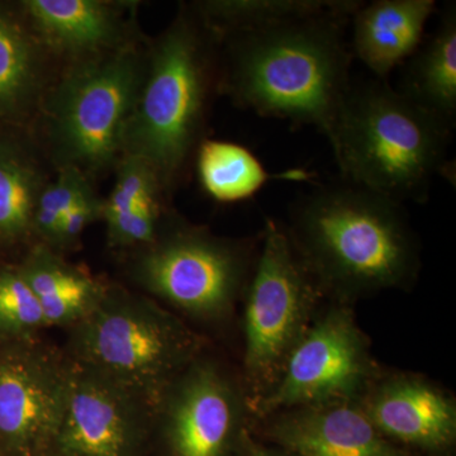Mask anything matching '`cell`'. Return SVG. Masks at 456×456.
Masks as SVG:
<instances>
[{"mask_svg":"<svg viewBox=\"0 0 456 456\" xmlns=\"http://www.w3.org/2000/svg\"><path fill=\"white\" fill-rule=\"evenodd\" d=\"M353 14L326 12L221 36L220 89L239 107L329 137L353 83Z\"/></svg>","mask_w":456,"mask_h":456,"instance_id":"cell-1","label":"cell"},{"mask_svg":"<svg viewBox=\"0 0 456 456\" xmlns=\"http://www.w3.org/2000/svg\"><path fill=\"white\" fill-rule=\"evenodd\" d=\"M404 208L338 176L299 193L283 224L327 298L350 305L416 281L421 251Z\"/></svg>","mask_w":456,"mask_h":456,"instance_id":"cell-2","label":"cell"},{"mask_svg":"<svg viewBox=\"0 0 456 456\" xmlns=\"http://www.w3.org/2000/svg\"><path fill=\"white\" fill-rule=\"evenodd\" d=\"M452 131L388 80L351 83L327 137L342 179L404 204L430 200L436 176H452Z\"/></svg>","mask_w":456,"mask_h":456,"instance_id":"cell-3","label":"cell"},{"mask_svg":"<svg viewBox=\"0 0 456 456\" xmlns=\"http://www.w3.org/2000/svg\"><path fill=\"white\" fill-rule=\"evenodd\" d=\"M222 37L193 8L159 38L123 127L121 154L145 160L164 189L178 184L203 142L213 89H220Z\"/></svg>","mask_w":456,"mask_h":456,"instance_id":"cell-4","label":"cell"},{"mask_svg":"<svg viewBox=\"0 0 456 456\" xmlns=\"http://www.w3.org/2000/svg\"><path fill=\"white\" fill-rule=\"evenodd\" d=\"M70 329V360L155 411L171 383L202 356L203 338L175 314L119 288H106L94 308Z\"/></svg>","mask_w":456,"mask_h":456,"instance_id":"cell-5","label":"cell"},{"mask_svg":"<svg viewBox=\"0 0 456 456\" xmlns=\"http://www.w3.org/2000/svg\"><path fill=\"white\" fill-rule=\"evenodd\" d=\"M244 296L245 392L253 410L274 388L290 353L327 298L283 222L266 218Z\"/></svg>","mask_w":456,"mask_h":456,"instance_id":"cell-6","label":"cell"},{"mask_svg":"<svg viewBox=\"0 0 456 456\" xmlns=\"http://www.w3.org/2000/svg\"><path fill=\"white\" fill-rule=\"evenodd\" d=\"M146 66L123 47L84 62L47 98V131L60 167L101 173L121 158L123 127L139 97Z\"/></svg>","mask_w":456,"mask_h":456,"instance_id":"cell-7","label":"cell"},{"mask_svg":"<svg viewBox=\"0 0 456 456\" xmlns=\"http://www.w3.org/2000/svg\"><path fill=\"white\" fill-rule=\"evenodd\" d=\"M256 240L221 239L206 228L174 224L147 246L134 278L152 296L200 320L226 317L253 273Z\"/></svg>","mask_w":456,"mask_h":456,"instance_id":"cell-8","label":"cell"},{"mask_svg":"<svg viewBox=\"0 0 456 456\" xmlns=\"http://www.w3.org/2000/svg\"><path fill=\"white\" fill-rule=\"evenodd\" d=\"M318 312L285 362L274 388L251 410L266 417L332 402L360 401L379 375L350 305Z\"/></svg>","mask_w":456,"mask_h":456,"instance_id":"cell-9","label":"cell"},{"mask_svg":"<svg viewBox=\"0 0 456 456\" xmlns=\"http://www.w3.org/2000/svg\"><path fill=\"white\" fill-rule=\"evenodd\" d=\"M70 360L33 338L0 345V456L50 452L68 397Z\"/></svg>","mask_w":456,"mask_h":456,"instance_id":"cell-10","label":"cell"},{"mask_svg":"<svg viewBox=\"0 0 456 456\" xmlns=\"http://www.w3.org/2000/svg\"><path fill=\"white\" fill-rule=\"evenodd\" d=\"M248 415L245 389L200 356L165 392L155 424L165 456H231L244 439Z\"/></svg>","mask_w":456,"mask_h":456,"instance_id":"cell-11","label":"cell"},{"mask_svg":"<svg viewBox=\"0 0 456 456\" xmlns=\"http://www.w3.org/2000/svg\"><path fill=\"white\" fill-rule=\"evenodd\" d=\"M155 416V408L134 393L70 360L64 416L51 452L143 456Z\"/></svg>","mask_w":456,"mask_h":456,"instance_id":"cell-12","label":"cell"},{"mask_svg":"<svg viewBox=\"0 0 456 456\" xmlns=\"http://www.w3.org/2000/svg\"><path fill=\"white\" fill-rule=\"evenodd\" d=\"M360 406L395 445L443 450L454 444L456 403L450 393L415 374H379Z\"/></svg>","mask_w":456,"mask_h":456,"instance_id":"cell-13","label":"cell"},{"mask_svg":"<svg viewBox=\"0 0 456 456\" xmlns=\"http://www.w3.org/2000/svg\"><path fill=\"white\" fill-rule=\"evenodd\" d=\"M264 419L269 436L290 456H406L374 428L359 401L293 408Z\"/></svg>","mask_w":456,"mask_h":456,"instance_id":"cell-14","label":"cell"},{"mask_svg":"<svg viewBox=\"0 0 456 456\" xmlns=\"http://www.w3.org/2000/svg\"><path fill=\"white\" fill-rule=\"evenodd\" d=\"M437 12L436 0L362 2L350 18L351 53L373 77L388 80L419 49Z\"/></svg>","mask_w":456,"mask_h":456,"instance_id":"cell-15","label":"cell"},{"mask_svg":"<svg viewBox=\"0 0 456 456\" xmlns=\"http://www.w3.org/2000/svg\"><path fill=\"white\" fill-rule=\"evenodd\" d=\"M29 22L51 49L70 55L123 49L125 26L112 3L98 0H27Z\"/></svg>","mask_w":456,"mask_h":456,"instance_id":"cell-16","label":"cell"},{"mask_svg":"<svg viewBox=\"0 0 456 456\" xmlns=\"http://www.w3.org/2000/svg\"><path fill=\"white\" fill-rule=\"evenodd\" d=\"M398 90L450 127L456 126V3L441 11L439 22L402 65Z\"/></svg>","mask_w":456,"mask_h":456,"instance_id":"cell-17","label":"cell"},{"mask_svg":"<svg viewBox=\"0 0 456 456\" xmlns=\"http://www.w3.org/2000/svg\"><path fill=\"white\" fill-rule=\"evenodd\" d=\"M18 272L37 297L46 327L77 325L106 289L45 245L33 248Z\"/></svg>","mask_w":456,"mask_h":456,"instance_id":"cell-18","label":"cell"},{"mask_svg":"<svg viewBox=\"0 0 456 456\" xmlns=\"http://www.w3.org/2000/svg\"><path fill=\"white\" fill-rule=\"evenodd\" d=\"M197 171L206 193L221 203L250 200L272 180L311 182L305 170L272 174L248 147L228 141L204 140L198 147Z\"/></svg>","mask_w":456,"mask_h":456,"instance_id":"cell-19","label":"cell"},{"mask_svg":"<svg viewBox=\"0 0 456 456\" xmlns=\"http://www.w3.org/2000/svg\"><path fill=\"white\" fill-rule=\"evenodd\" d=\"M46 184L22 146L0 139V244H18L33 232L36 206Z\"/></svg>","mask_w":456,"mask_h":456,"instance_id":"cell-20","label":"cell"},{"mask_svg":"<svg viewBox=\"0 0 456 456\" xmlns=\"http://www.w3.org/2000/svg\"><path fill=\"white\" fill-rule=\"evenodd\" d=\"M362 0H208L191 8L218 35L326 12H354Z\"/></svg>","mask_w":456,"mask_h":456,"instance_id":"cell-21","label":"cell"},{"mask_svg":"<svg viewBox=\"0 0 456 456\" xmlns=\"http://www.w3.org/2000/svg\"><path fill=\"white\" fill-rule=\"evenodd\" d=\"M37 46L13 18L0 11V117L25 110L41 82Z\"/></svg>","mask_w":456,"mask_h":456,"instance_id":"cell-22","label":"cell"},{"mask_svg":"<svg viewBox=\"0 0 456 456\" xmlns=\"http://www.w3.org/2000/svg\"><path fill=\"white\" fill-rule=\"evenodd\" d=\"M44 327L40 302L18 269H0V341L33 338Z\"/></svg>","mask_w":456,"mask_h":456,"instance_id":"cell-23","label":"cell"},{"mask_svg":"<svg viewBox=\"0 0 456 456\" xmlns=\"http://www.w3.org/2000/svg\"><path fill=\"white\" fill-rule=\"evenodd\" d=\"M92 189L88 175L82 170L60 167L55 180L42 191L33 216V232L41 237L45 246L53 251L60 221Z\"/></svg>","mask_w":456,"mask_h":456,"instance_id":"cell-24","label":"cell"},{"mask_svg":"<svg viewBox=\"0 0 456 456\" xmlns=\"http://www.w3.org/2000/svg\"><path fill=\"white\" fill-rule=\"evenodd\" d=\"M116 183L103 203V217L122 215L149 200H158L164 187L158 174L142 159L123 155L116 165Z\"/></svg>","mask_w":456,"mask_h":456,"instance_id":"cell-25","label":"cell"},{"mask_svg":"<svg viewBox=\"0 0 456 456\" xmlns=\"http://www.w3.org/2000/svg\"><path fill=\"white\" fill-rule=\"evenodd\" d=\"M113 248L149 246L158 239L159 200H149L122 215L104 218Z\"/></svg>","mask_w":456,"mask_h":456,"instance_id":"cell-26","label":"cell"},{"mask_svg":"<svg viewBox=\"0 0 456 456\" xmlns=\"http://www.w3.org/2000/svg\"><path fill=\"white\" fill-rule=\"evenodd\" d=\"M103 203L93 189L80 198L60 221L53 251L73 248L84 230L103 217Z\"/></svg>","mask_w":456,"mask_h":456,"instance_id":"cell-27","label":"cell"},{"mask_svg":"<svg viewBox=\"0 0 456 456\" xmlns=\"http://www.w3.org/2000/svg\"><path fill=\"white\" fill-rule=\"evenodd\" d=\"M246 456H290L284 452H275V450H270L265 448H259V446H254L248 452Z\"/></svg>","mask_w":456,"mask_h":456,"instance_id":"cell-28","label":"cell"},{"mask_svg":"<svg viewBox=\"0 0 456 456\" xmlns=\"http://www.w3.org/2000/svg\"><path fill=\"white\" fill-rule=\"evenodd\" d=\"M42 456H57V455L55 454V452H47V454H45Z\"/></svg>","mask_w":456,"mask_h":456,"instance_id":"cell-29","label":"cell"}]
</instances>
